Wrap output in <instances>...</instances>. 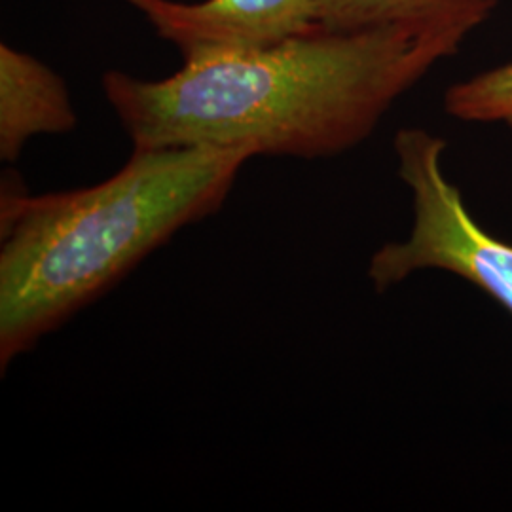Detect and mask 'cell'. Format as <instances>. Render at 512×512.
<instances>
[{
    "label": "cell",
    "instance_id": "3957f363",
    "mask_svg": "<svg viewBox=\"0 0 512 512\" xmlns=\"http://www.w3.org/2000/svg\"><path fill=\"white\" fill-rule=\"evenodd\" d=\"M446 141L421 128L395 135L399 175L412 190L414 224L408 239L387 243L370 258L376 293L414 272L442 270L488 294L512 317V243L495 238L469 213L456 184L442 171Z\"/></svg>",
    "mask_w": 512,
    "mask_h": 512
},
{
    "label": "cell",
    "instance_id": "5b68a950",
    "mask_svg": "<svg viewBox=\"0 0 512 512\" xmlns=\"http://www.w3.org/2000/svg\"><path fill=\"white\" fill-rule=\"evenodd\" d=\"M78 124L65 80L46 63L0 44V160L18 162L38 135H61Z\"/></svg>",
    "mask_w": 512,
    "mask_h": 512
},
{
    "label": "cell",
    "instance_id": "6da1fadb",
    "mask_svg": "<svg viewBox=\"0 0 512 512\" xmlns=\"http://www.w3.org/2000/svg\"><path fill=\"white\" fill-rule=\"evenodd\" d=\"M473 33L461 25L330 31L184 54L160 80L109 71L101 88L133 148H249L332 158L359 147L389 109Z\"/></svg>",
    "mask_w": 512,
    "mask_h": 512
},
{
    "label": "cell",
    "instance_id": "52a82bcc",
    "mask_svg": "<svg viewBox=\"0 0 512 512\" xmlns=\"http://www.w3.org/2000/svg\"><path fill=\"white\" fill-rule=\"evenodd\" d=\"M444 110L461 122L512 128V63L450 86L444 93Z\"/></svg>",
    "mask_w": 512,
    "mask_h": 512
},
{
    "label": "cell",
    "instance_id": "7a4b0ae2",
    "mask_svg": "<svg viewBox=\"0 0 512 512\" xmlns=\"http://www.w3.org/2000/svg\"><path fill=\"white\" fill-rule=\"evenodd\" d=\"M249 148H133L107 181L33 196L0 188V368L110 291L186 226L219 213Z\"/></svg>",
    "mask_w": 512,
    "mask_h": 512
},
{
    "label": "cell",
    "instance_id": "277c9868",
    "mask_svg": "<svg viewBox=\"0 0 512 512\" xmlns=\"http://www.w3.org/2000/svg\"><path fill=\"white\" fill-rule=\"evenodd\" d=\"M181 54L256 46L313 25L310 0H124Z\"/></svg>",
    "mask_w": 512,
    "mask_h": 512
},
{
    "label": "cell",
    "instance_id": "8992f818",
    "mask_svg": "<svg viewBox=\"0 0 512 512\" xmlns=\"http://www.w3.org/2000/svg\"><path fill=\"white\" fill-rule=\"evenodd\" d=\"M499 0H310L313 23L330 31L461 25L475 31Z\"/></svg>",
    "mask_w": 512,
    "mask_h": 512
}]
</instances>
